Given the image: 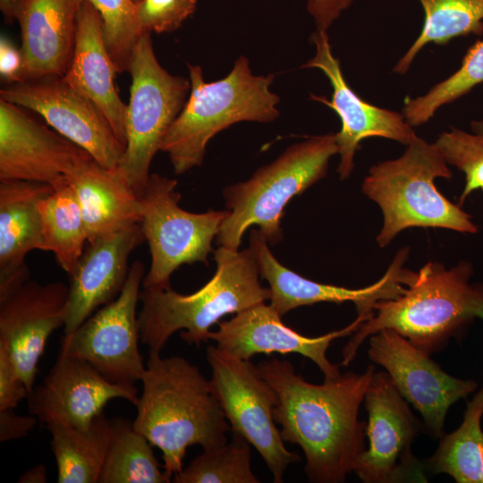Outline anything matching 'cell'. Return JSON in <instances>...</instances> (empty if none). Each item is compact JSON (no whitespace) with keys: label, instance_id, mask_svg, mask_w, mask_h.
<instances>
[{"label":"cell","instance_id":"cell-1","mask_svg":"<svg viewBox=\"0 0 483 483\" xmlns=\"http://www.w3.org/2000/svg\"><path fill=\"white\" fill-rule=\"evenodd\" d=\"M258 367L276 393L273 416L283 440L304 453L309 481L344 482L365 450L366 423L358 413L375 367L362 374L348 371L322 385L307 382L286 360L273 358Z\"/></svg>","mask_w":483,"mask_h":483},{"label":"cell","instance_id":"cell-2","mask_svg":"<svg viewBox=\"0 0 483 483\" xmlns=\"http://www.w3.org/2000/svg\"><path fill=\"white\" fill-rule=\"evenodd\" d=\"M148 354L132 424L161 450L164 471L173 479L183 469L189 446L217 448L227 442L231 427L198 366L180 356Z\"/></svg>","mask_w":483,"mask_h":483},{"label":"cell","instance_id":"cell-3","mask_svg":"<svg viewBox=\"0 0 483 483\" xmlns=\"http://www.w3.org/2000/svg\"><path fill=\"white\" fill-rule=\"evenodd\" d=\"M472 275L468 261L451 268L428 262L401 296L376 304L374 316L344 346L342 364L348 366L364 340L384 328L394 329L429 355L442 351L476 318L483 319V284H471Z\"/></svg>","mask_w":483,"mask_h":483},{"label":"cell","instance_id":"cell-4","mask_svg":"<svg viewBox=\"0 0 483 483\" xmlns=\"http://www.w3.org/2000/svg\"><path fill=\"white\" fill-rule=\"evenodd\" d=\"M214 257V276L195 292L181 294L171 287L140 291L138 326L148 352L160 353L179 330L185 342L199 346L209 340L210 327L225 315L270 300V289L259 282V267L250 247L234 250L219 246Z\"/></svg>","mask_w":483,"mask_h":483},{"label":"cell","instance_id":"cell-5","mask_svg":"<svg viewBox=\"0 0 483 483\" xmlns=\"http://www.w3.org/2000/svg\"><path fill=\"white\" fill-rule=\"evenodd\" d=\"M188 69L190 96L160 145L177 174L199 166L208 141L221 131L242 121L272 122L279 115V97L270 90L275 76L253 75L245 56L216 81H205L199 65Z\"/></svg>","mask_w":483,"mask_h":483},{"label":"cell","instance_id":"cell-6","mask_svg":"<svg viewBox=\"0 0 483 483\" xmlns=\"http://www.w3.org/2000/svg\"><path fill=\"white\" fill-rule=\"evenodd\" d=\"M406 146L398 158L372 165L362 182V192L383 215L377 236L379 247H386L398 233L411 227L476 233L479 228L472 216L436 186L437 178L453 177L436 144L417 136Z\"/></svg>","mask_w":483,"mask_h":483},{"label":"cell","instance_id":"cell-7","mask_svg":"<svg viewBox=\"0 0 483 483\" xmlns=\"http://www.w3.org/2000/svg\"><path fill=\"white\" fill-rule=\"evenodd\" d=\"M338 154L335 133L311 137L289 147L246 182L224 191L227 216L216 235L219 246L237 250L252 225L270 244L282 239L281 220L287 203L322 179L330 158Z\"/></svg>","mask_w":483,"mask_h":483},{"label":"cell","instance_id":"cell-8","mask_svg":"<svg viewBox=\"0 0 483 483\" xmlns=\"http://www.w3.org/2000/svg\"><path fill=\"white\" fill-rule=\"evenodd\" d=\"M128 72L131 84L126 108L125 150L115 170L140 197L152 159L187 100L191 81L161 66L150 33L142 34L137 41Z\"/></svg>","mask_w":483,"mask_h":483},{"label":"cell","instance_id":"cell-9","mask_svg":"<svg viewBox=\"0 0 483 483\" xmlns=\"http://www.w3.org/2000/svg\"><path fill=\"white\" fill-rule=\"evenodd\" d=\"M177 181L151 174L140 195L141 220L151 263L145 288H168L171 275L183 264L203 262L228 211L191 213L179 207Z\"/></svg>","mask_w":483,"mask_h":483},{"label":"cell","instance_id":"cell-10","mask_svg":"<svg viewBox=\"0 0 483 483\" xmlns=\"http://www.w3.org/2000/svg\"><path fill=\"white\" fill-rule=\"evenodd\" d=\"M212 370L211 386L233 433L244 437L259 453L274 477L282 483L287 467L300 456L288 451L273 411L277 397L258 366L217 346L207 348Z\"/></svg>","mask_w":483,"mask_h":483},{"label":"cell","instance_id":"cell-11","mask_svg":"<svg viewBox=\"0 0 483 483\" xmlns=\"http://www.w3.org/2000/svg\"><path fill=\"white\" fill-rule=\"evenodd\" d=\"M145 267L136 260L120 294L61 339L59 354L83 360L112 383L134 385L146 367L139 349L137 304Z\"/></svg>","mask_w":483,"mask_h":483},{"label":"cell","instance_id":"cell-12","mask_svg":"<svg viewBox=\"0 0 483 483\" xmlns=\"http://www.w3.org/2000/svg\"><path fill=\"white\" fill-rule=\"evenodd\" d=\"M369 448L354 472L364 483L427 482L412 442L424 425L412 414L388 373L375 372L364 396Z\"/></svg>","mask_w":483,"mask_h":483},{"label":"cell","instance_id":"cell-13","mask_svg":"<svg viewBox=\"0 0 483 483\" xmlns=\"http://www.w3.org/2000/svg\"><path fill=\"white\" fill-rule=\"evenodd\" d=\"M0 98L36 112L59 134L87 151L108 169H116L125 147L106 116L61 76L7 84Z\"/></svg>","mask_w":483,"mask_h":483},{"label":"cell","instance_id":"cell-14","mask_svg":"<svg viewBox=\"0 0 483 483\" xmlns=\"http://www.w3.org/2000/svg\"><path fill=\"white\" fill-rule=\"evenodd\" d=\"M369 359L388 373L401 395L421 415L424 429L439 438L449 408L477 388L473 380L454 377L430 355L391 328L369 336Z\"/></svg>","mask_w":483,"mask_h":483},{"label":"cell","instance_id":"cell-15","mask_svg":"<svg viewBox=\"0 0 483 483\" xmlns=\"http://www.w3.org/2000/svg\"><path fill=\"white\" fill-rule=\"evenodd\" d=\"M250 247L257 258L261 277L269 284L270 305L281 317L301 306L352 301L355 304L357 317L366 322L374 316L379 301L401 296L416 275V272L403 267L409 257L408 248L398 250L378 281L364 288L350 289L318 283L285 267L272 254L258 229L251 231Z\"/></svg>","mask_w":483,"mask_h":483},{"label":"cell","instance_id":"cell-16","mask_svg":"<svg viewBox=\"0 0 483 483\" xmlns=\"http://www.w3.org/2000/svg\"><path fill=\"white\" fill-rule=\"evenodd\" d=\"M91 157L23 107L0 98V181L44 182L55 189Z\"/></svg>","mask_w":483,"mask_h":483},{"label":"cell","instance_id":"cell-17","mask_svg":"<svg viewBox=\"0 0 483 483\" xmlns=\"http://www.w3.org/2000/svg\"><path fill=\"white\" fill-rule=\"evenodd\" d=\"M311 41L316 55L301 67L321 70L331 83V100L314 95L311 98L329 106L340 117L341 130L335 133L340 155L337 172L344 180L353 170L356 150L364 139L381 137L408 145L417 135L402 114L368 103L352 90L344 79L339 60L332 53L326 31L317 30Z\"/></svg>","mask_w":483,"mask_h":483},{"label":"cell","instance_id":"cell-18","mask_svg":"<svg viewBox=\"0 0 483 483\" xmlns=\"http://www.w3.org/2000/svg\"><path fill=\"white\" fill-rule=\"evenodd\" d=\"M114 398L136 405L137 388L112 383L89 362L59 354L43 382L30 392L28 402L30 414L46 426L86 428Z\"/></svg>","mask_w":483,"mask_h":483},{"label":"cell","instance_id":"cell-19","mask_svg":"<svg viewBox=\"0 0 483 483\" xmlns=\"http://www.w3.org/2000/svg\"><path fill=\"white\" fill-rule=\"evenodd\" d=\"M281 318L270 304L261 302L236 313L229 320L218 322V330L210 331L208 338L219 349L242 360H250L258 353H299L319 368L325 380L342 375L338 366L328 360L326 351L334 340L355 333L364 323L362 318L357 317L343 329L309 337L284 325Z\"/></svg>","mask_w":483,"mask_h":483},{"label":"cell","instance_id":"cell-20","mask_svg":"<svg viewBox=\"0 0 483 483\" xmlns=\"http://www.w3.org/2000/svg\"><path fill=\"white\" fill-rule=\"evenodd\" d=\"M68 286L29 279L0 300V345L10 354L30 392L50 335L64 326Z\"/></svg>","mask_w":483,"mask_h":483},{"label":"cell","instance_id":"cell-21","mask_svg":"<svg viewBox=\"0 0 483 483\" xmlns=\"http://www.w3.org/2000/svg\"><path fill=\"white\" fill-rule=\"evenodd\" d=\"M143 242L139 224L89 243L69 275L64 335L76 330L98 308L120 294L129 275L130 255Z\"/></svg>","mask_w":483,"mask_h":483},{"label":"cell","instance_id":"cell-22","mask_svg":"<svg viewBox=\"0 0 483 483\" xmlns=\"http://www.w3.org/2000/svg\"><path fill=\"white\" fill-rule=\"evenodd\" d=\"M84 0H19L22 81L64 76L73 51L77 17Z\"/></svg>","mask_w":483,"mask_h":483},{"label":"cell","instance_id":"cell-23","mask_svg":"<svg viewBox=\"0 0 483 483\" xmlns=\"http://www.w3.org/2000/svg\"><path fill=\"white\" fill-rule=\"evenodd\" d=\"M53 191L44 182L0 181V300L30 278L26 256L43 250L38 206Z\"/></svg>","mask_w":483,"mask_h":483},{"label":"cell","instance_id":"cell-24","mask_svg":"<svg viewBox=\"0 0 483 483\" xmlns=\"http://www.w3.org/2000/svg\"><path fill=\"white\" fill-rule=\"evenodd\" d=\"M116 72L103 39L100 15L84 0L77 17L72 59L62 77L99 107L125 147L127 105L114 87Z\"/></svg>","mask_w":483,"mask_h":483},{"label":"cell","instance_id":"cell-25","mask_svg":"<svg viewBox=\"0 0 483 483\" xmlns=\"http://www.w3.org/2000/svg\"><path fill=\"white\" fill-rule=\"evenodd\" d=\"M82 214L88 242L140 224V197L120 176L92 157L66 176Z\"/></svg>","mask_w":483,"mask_h":483},{"label":"cell","instance_id":"cell-26","mask_svg":"<svg viewBox=\"0 0 483 483\" xmlns=\"http://www.w3.org/2000/svg\"><path fill=\"white\" fill-rule=\"evenodd\" d=\"M57 465L58 483H98L113 436V423L102 412L86 428L47 426Z\"/></svg>","mask_w":483,"mask_h":483},{"label":"cell","instance_id":"cell-27","mask_svg":"<svg viewBox=\"0 0 483 483\" xmlns=\"http://www.w3.org/2000/svg\"><path fill=\"white\" fill-rule=\"evenodd\" d=\"M483 388L467 402L460 427L439 437L425 462L426 471L447 474L457 483H483Z\"/></svg>","mask_w":483,"mask_h":483},{"label":"cell","instance_id":"cell-28","mask_svg":"<svg viewBox=\"0 0 483 483\" xmlns=\"http://www.w3.org/2000/svg\"><path fill=\"white\" fill-rule=\"evenodd\" d=\"M43 250L52 252L68 275L74 270L88 242L81 210L66 182L39 203Z\"/></svg>","mask_w":483,"mask_h":483},{"label":"cell","instance_id":"cell-29","mask_svg":"<svg viewBox=\"0 0 483 483\" xmlns=\"http://www.w3.org/2000/svg\"><path fill=\"white\" fill-rule=\"evenodd\" d=\"M113 436L98 483H168L161 471L151 443L132 422L118 418L112 420Z\"/></svg>","mask_w":483,"mask_h":483},{"label":"cell","instance_id":"cell-30","mask_svg":"<svg viewBox=\"0 0 483 483\" xmlns=\"http://www.w3.org/2000/svg\"><path fill=\"white\" fill-rule=\"evenodd\" d=\"M425 13L423 28L399 59L394 72L404 74L418 53L428 43L444 45L470 34H483V0H419Z\"/></svg>","mask_w":483,"mask_h":483},{"label":"cell","instance_id":"cell-31","mask_svg":"<svg viewBox=\"0 0 483 483\" xmlns=\"http://www.w3.org/2000/svg\"><path fill=\"white\" fill-rule=\"evenodd\" d=\"M250 443L233 433L227 442L212 450H204L190 464L173 477L175 483H258L250 467Z\"/></svg>","mask_w":483,"mask_h":483},{"label":"cell","instance_id":"cell-32","mask_svg":"<svg viewBox=\"0 0 483 483\" xmlns=\"http://www.w3.org/2000/svg\"><path fill=\"white\" fill-rule=\"evenodd\" d=\"M483 82V39L466 53L461 67L445 80L434 85L426 94L406 97L402 115L412 127L428 123L436 112L470 92Z\"/></svg>","mask_w":483,"mask_h":483},{"label":"cell","instance_id":"cell-33","mask_svg":"<svg viewBox=\"0 0 483 483\" xmlns=\"http://www.w3.org/2000/svg\"><path fill=\"white\" fill-rule=\"evenodd\" d=\"M98 12L102 35L117 72L129 70L133 48L144 34L133 0H87Z\"/></svg>","mask_w":483,"mask_h":483},{"label":"cell","instance_id":"cell-34","mask_svg":"<svg viewBox=\"0 0 483 483\" xmlns=\"http://www.w3.org/2000/svg\"><path fill=\"white\" fill-rule=\"evenodd\" d=\"M471 131L451 128L436 139V146L447 164L465 176L464 188L459 198L462 206L475 191H483V121L471 123Z\"/></svg>","mask_w":483,"mask_h":483},{"label":"cell","instance_id":"cell-35","mask_svg":"<svg viewBox=\"0 0 483 483\" xmlns=\"http://www.w3.org/2000/svg\"><path fill=\"white\" fill-rule=\"evenodd\" d=\"M198 0H140L138 18L143 33L173 32L196 10Z\"/></svg>","mask_w":483,"mask_h":483},{"label":"cell","instance_id":"cell-36","mask_svg":"<svg viewBox=\"0 0 483 483\" xmlns=\"http://www.w3.org/2000/svg\"><path fill=\"white\" fill-rule=\"evenodd\" d=\"M29 394L30 390L19 375L10 354L0 345V411L15 408Z\"/></svg>","mask_w":483,"mask_h":483},{"label":"cell","instance_id":"cell-37","mask_svg":"<svg viewBox=\"0 0 483 483\" xmlns=\"http://www.w3.org/2000/svg\"><path fill=\"white\" fill-rule=\"evenodd\" d=\"M354 0H308L307 10L315 21L317 30L327 31Z\"/></svg>","mask_w":483,"mask_h":483},{"label":"cell","instance_id":"cell-38","mask_svg":"<svg viewBox=\"0 0 483 483\" xmlns=\"http://www.w3.org/2000/svg\"><path fill=\"white\" fill-rule=\"evenodd\" d=\"M23 57L21 50L2 35L0 39V74L6 84L22 81Z\"/></svg>","mask_w":483,"mask_h":483},{"label":"cell","instance_id":"cell-39","mask_svg":"<svg viewBox=\"0 0 483 483\" xmlns=\"http://www.w3.org/2000/svg\"><path fill=\"white\" fill-rule=\"evenodd\" d=\"M37 424L33 415H17L13 409L0 411V442L25 437Z\"/></svg>","mask_w":483,"mask_h":483},{"label":"cell","instance_id":"cell-40","mask_svg":"<svg viewBox=\"0 0 483 483\" xmlns=\"http://www.w3.org/2000/svg\"><path fill=\"white\" fill-rule=\"evenodd\" d=\"M47 481V470L43 464H38L30 469L18 479L19 483H46Z\"/></svg>","mask_w":483,"mask_h":483},{"label":"cell","instance_id":"cell-41","mask_svg":"<svg viewBox=\"0 0 483 483\" xmlns=\"http://www.w3.org/2000/svg\"><path fill=\"white\" fill-rule=\"evenodd\" d=\"M18 1L19 0H0V10L7 23H13L15 20Z\"/></svg>","mask_w":483,"mask_h":483},{"label":"cell","instance_id":"cell-42","mask_svg":"<svg viewBox=\"0 0 483 483\" xmlns=\"http://www.w3.org/2000/svg\"><path fill=\"white\" fill-rule=\"evenodd\" d=\"M133 1H135V2H139V1H140V0H133Z\"/></svg>","mask_w":483,"mask_h":483}]
</instances>
